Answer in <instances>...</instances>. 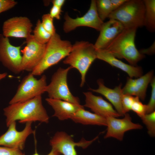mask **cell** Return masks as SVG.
Here are the masks:
<instances>
[{
	"label": "cell",
	"mask_w": 155,
	"mask_h": 155,
	"mask_svg": "<svg viewBox=\"0 0 155 155\" xmlns=\"http://www.w3.org/2000/svg\"><path fill=\"white\" fill-rule=\"evenodd\" d=\"M17 4L14 0H0V14L13 8Z\"/></svg>",
	"instance_id": "cell-30"
},
{
	"label": "cell",
	"mask_w": 155,
	"mask_h": 155,
	"mask_svg": "<svg viewBox=\"0 0 155 155\" xmlns=\"http://www.w3.org/2000/svg\"><path fill=\"white\" fill-rule=\"evenodd\" d=\"M145 7L143 0H127L109 16L119 22L124 28H138L144 26Z\"/></svg>",
	"instance_id": "cell-5"
},
{
	"label": "cell",
	"mask_w": 155,
	"mask_h": 155,
	"mask_svg": "<svg viewBox=\"0 0 155 155\" xmlns=\"http://www.w3.org/2000/svg\"><path fill=\"white\" fill-rule=\"evenodd\" d=\"M98 138L97 136L90 141L82 139L75 142L72 138L63 131L56 133L50 141L52 149L63 155H77L75 149L76 146L85 148Z\"/></svg>",
	"instance_id": "cell-12"
},
{
	"label": "cell",
	"mask_w": 155,
	"mask_h": 155,
	"mask_svg": "<svg viewBox=\"0 0 155 155\" xmlns=\"http://www.w3.org/2000/svg\"><path fill=\"white\" fill-rule=\"evenodd\" d=\"M153 71L151 70L137 79L127 78L125 85L122 88L123 94L135 96L144 101L147 87L153 77Z\"/></svg>",
	"instance_id": "cell-17"
},
{
	"label": "cell",
	"mask_w": 155,
	"mask_h": 155,
	"mask_svg": "<svg viewBox=\"0 0 155 155\" xmlns=\"http://www.w3.org/2000/svg\"><path fill=\"white\" fill-rule=\"evenodd\" d=\"M32 123H26L25 128L21 131L17 130L16 121L11 123L7 131L0 136V146L23 150L27 137L35 133L32 128Z\"/></svg>",
	"instance_id": "cell-11"
},
{
	"label": "cell",
	"mask_w": 155,
	"mask_h": 155,
	"mask_svg": "<svg viewBox=\"0 0 155 155\" xmlns=\"http://www.w3.org/2000/svg\"><path fill=\"white\" fill-rule=\"evenodd\" d=\"M147 104H143L137 97H135V100L131 107V110L135 113L141 118L146 114Z\"/></svg>",
	"instance_id": "cell-27"
},
{
	"label": "cell",
	"mask_w": 155,
	"mask_h": 155,
	"mask_svg": "<svg viewBox=\"0 0 155 155\" xmlns=\"http://www.w3.org/2000/svg\"><path fill=\"white\" fill-rule=\"evenodd\" d=\"M97 83L98 85L97 89L90 88L89 90L104 96L114 106L117 112L121 116H124L125 114L122 104V98L123 95L121 88L122 84H120L114 88L111 89L104 85L102 80H98Z\"/></svg>",
	"instance_id": "cell-18"
},
{
	"label": "cell",
	"mask_w": 155,
	"mask_h": 155,
	"mask_svg": "<svg viewBox=\"0 0 155 155\" xmlns=\"http://www.w3.org/2000/svg\"><path fill=\"white\" fill-rule=\"evenodd\" d=\"M121 119L110 117L106 118L107 129L104 138L113 137L121 141L125 132L130 130L141 129L142 126L132 122L129 115L127 113Z\"/></svg>",
	"instance_id": "cell-14"
},
{
	"label": "cell",
	"mask_w": 155,
	"mask_h": 155,
	"mask_svg": "<svg viewBox=\"0 0 155 155\" xmlns=\"http://www.w3.org/2000/svg\"><path fill=\"white\" fill-rule=\"evenodd\" d=\"M137 28H124L105 49L117 59H124L130 65L137 66L145 57L136 48L135 39Z\"/></svg>",
	"instance_id": "cell-2"
},
{
	"label": "cell",
	"mask_w": 155,
	"mask_h": 155,
	"mask_svg": "<svg viewBox=\"0 0 155 155\" xmlns=\"http://www.w3.org/2000/svg\"><path fill=\"white\" fill-rule=\"evenodd\" d=\"M53 19L49 13H47L42 15L41 21L44 28L52 35L56 33L53 24Z\"/></svg>",
	"instance_id": "cell-26"
},
{
	"label": "cell",
	"mask_w": 155,
	"mask_h": 155,
	"mask_svg": "<svg viewBox=\"0 0 155 155\" xmlns=\"http://www.w3.org/2000/svg\"><path fill=\"white\" fill-rule=\"evenodd\" d=\"M97 59L104 61L112 66L119 68L127 73L129 77L138 78L142 75V68L126 64L114 57L104 49H96Z\"/></svg>",
	"instance_id": "cell-19"
},
{
	"label": "cell",
	"mask_w": 155,
	"mask_h": 155,
	"mask_svg": "<svg viewBox=\"0 0 155 155\" xmlns=\"http://www.w3.org/2000/svg\"><path fill=\"white\" fill-rule=\"evenodd\" d=\"M97 59L94 44L84 41H77L72 45L70 52L63 61L77 69L81 75L80 86L85 82L86 73L93 62Z\"/></svg>",
	"instance_id": "cell-3"
},
{
	"label": "cell",
	"mask_w": 155,
	"mask_h": 155,
	"mask_svg": "<svg viewBox=\"0 0 155 155\" xmlns=\"http://www.w3.org/2000/svg\"><path fill=\"white\" fill-rule=\"evenodd\" d=\"M124 28L119 22L114 19H109L104 22L99 31V35L94 44L96 49H106Z\"/></svg>",
	"instance_id": "cell-15"
},
{
	"label": "cell",
	"mask_w": 155,
	"mask_h": 155,
	"mask_svg": "<svg viewBox=\"0 0 155 155\" xmlns=\"http://www.w3.org/2000/svg\"><path fill=\"white\" fill-rule=\"evenodd\" d=\"M148 130V133L151 137L155 136V111L145 114L141 118Z\"/></svg>",
	"instance_id": "cell-25"
},
{
	"label": "cell",
	"mask_w": 155,
	"mask_h": 155,
	"mask_svg": "<svg viewBox=\"0 0 155 155\" xmlns=\"http://www.w3.org/2000/svg\"><path fill=\"white\" fill-rule=\"evenodd\" d=\"M127 0H111L113 11L116 10Z\"/></svg>",
	"instance_id": "cell-33"
},
{
	"label": "cell",
	"mask_w": 155,
	"mask_h": 155,
	"mask_svg": "<svg viewBox=\"0 0 155 155\" xmlns=\"http://www.w3.org/2000/svg\"><path fill=\"white\" fill-rule=\"evenodd\" d=\"M64 19L65 21L63 29L66 33L69 32L81 26L89 27L99 31L104 22L98 15L95 0H91L89 9L83 16L73 18L68 13H66Z\"/></svg>",
	"instance_id": "cell-9"
},
{
	"label": "cell",
	"mask_w": 155,
	"mask_h": 155,
	"mask_svg": "<svg viewBox=\"0 0 155 155\" xmlns=\"http://www.w3.org/2000/svg\"><path fill=\"white\" fill-rule=\"evenodd\" d=\"M21 150L17 148L0 146V155H24Z\"/></svg>",
	"instance_id": "cell-31"
},
{
	"label": "cell",
	"mask_w": 155,
	"mask_h": 155,
	"mask_svg": "<svg viewBox=\"0 0 155 155\" xmlns=\"http://www.w3.org/2000/svg\"><path fill=\"white\" fill-rule=\"evenodd\" d=\"M61 12V8L53 5L50 9L49 14L53 19L59 20L60 19Z\"/></svg>",
	"instance_id": "cell-32"
},
{
	"label": "cell",
	"mask_w": 155,
	"mask_h": 155,
	"mask_svg": "<svg viewBox=\"0 0 155 155\" xmlns=\"http://www.w3.org/2000/svg\"><path fill=\"white\" fill-rule=\"evenodd\" d=\"M85 103L84 106L90 108L94 113L105 118L121 116L113 108L112 104L101 96H95L90 92H84Z\"/></svg>",
	"instance_id": "cell-16"
},
{
	"label": "cell",
	"mask_w": 155,
	"mask_h": 155,
	"mask_svg": "<svg viewBox=\"0 0 155 155\" xmlns=\"http://www.w3.org/2000/svg\"><path fill=\"white\" fill-rule=\"evenodd\" d=\"M135 98V97L131 95L123 94L122 98V104L125 114L131 110V106Z\"/></svg>",
	"instance_id": "cell-29"
},
{
	"label": "cell",
	"mask_w": 155,
	"mask_h": 155,
	"mask_svg": "<svg viewBox=\"0 0 155 155\" xmlns=\"http://www.w3.org/2000/svg\"><path fill=\"white\" fill-rule=\"evenodd\" d=\"M34 76L30 72L24 78L9 104L30 100L45 92L47 85L46 76L43 75L39 79Z\"/></svg>",
	"instance_id": "cell-7"
},
{
	"label": "cell",
	"mask_w": 155,
	"mask_h": 155,
	"mask_svg": "<svg viewBox=\"0 0 155 155\" xmlns=\"http://www.w3.org/2000/svg\"><path fill=\"white\" fill-rule=\"evenodd\" d=\"M155 41L152 45L149 48L141 50L139 52L143 54H147L148 55H152L155 53Z\"/></svg>",
	"instance_id": "cell-34"
},
{
	"label": "cell",
	"mask_w": 155,
	"mask_h": 155,
	"mask_svg": "<svg viewBox=\"0 0 155 155\" xmlns=\"http://www.w3.org/2000/svg\"><path fill=\"white\" fill-rule=\"evenodd\" d=\"M7 73L6 72L0 73V80L5 78L7 76Z\"/></svg>",
	"instance_id": "cell-37"
},
{
	"label": "cell",
	"mask_w": 155,
	"mask_h": 155,
	"mask_svg": "<svg viewBox=\"0 0 155 155\" xmlns=\"http://www.w3.org/2000/svg\"><path fill=\"white\" fill-rule=\"evenodd\" d=\"M145 7L144 26L149 32L155 31V0H143Z\"/></svg>",
	"instance_id": "cell-22"
},
{
	"label": "cell",
	"mask_w": 155,
	"mask_h": 155,
	"mask_svg": "<svg viewBox=\"0 0 155 155\" xmlns=\"http://www.w3.org/2000/svg\"><path fill=\"white\" fill-rule=\"evenodd\" d=\"M3 112L7 127L17 120L22 123L36 121L46 123L49 122V117L42 104L41 96L10 104L3 109Z\"/></svg>",
	"instance_id": "cell-1"
},
{
	"label": "cell",
	"mask_w": 155,
	"mask_h": 155,
	"mask_svg": "<svg viewBox=\"0 0 155 155\" xmlns=\"http://www.w3.org/2000/svg\"><path fill=\"white\" fill-rule=\"evenodd\" d=\"M72 45L69 41L62 39L57 33L52 35L46 44L41 60L32 73L34 76L40 75L48 68L58 63L68 55Z\"/></svg>",
	"instance_id": "cell-4"
},
{
	"label": "cell",
	"mask_w": 155,
	"mask_h": 155,
	"mask_svg": "<svg viewBox=\"0 0 155 155\" xmlns=\"http://www.w3.org/2000/svg\"><path fill=\"white\" fill-rule=\"evenodd\" d=\"M65 1V0H53L51 1V2L53 5H55L62 8L63 5Z\"/></svg>",
	"instance_id": "cell-35"
},
{
	"label": "cell",
	"mask_w": 155,
	"mask_h": 155,
	"mask_svg": "<svg viewBox=\"0 0 155 155\" xmlns=\"http://www.w3.org/2000/svg\"><path fill=\"white\" fill-rule=\"evenodd\" d=\"M47 102L53 109L54 113L53 117H57L60 120L71 119L76 112L84 106L61 100L50 98H46Z\"/></svg>",
	"instance_id": "cell-20"
},
{
	"label": "cell",
	"mask_w": 155,
	"mask_h": 155,
	"mask_svg": "<svg viewBox=\"0 0 155 155\" xmlns=\"http://www.w3.org/2000/svg\"><path fill=\"white\" fill-rule=\"evenodd\" d=\"M33 33V35L34 39L39 43L44 44H46L52 36L44 28L39 19L37 22Z\"/></svg>",
	"instance_id": "cell-23"
},
{
	"label": "cell",
	"mask_w": 155,
	"mask_h": 155,
	"mask_svg": "<svg viewBox=\"0 0 155 155\" xmlns=\"http://www.w3.org/2000/svg\"><path fill=\"white\" fill-rule=\"evenodd\" d=\"M24 155H25V154ZM32 155H40L37 152L36 149L35 150L34 153ZM47 155H60V154L55 150L52 149L51 152Z\"/></svg>",
	"instance_id": "cell-36"
},
{
	"label": "cell",
	"mask_w": 155,
	"mask_h": 155,
	"mask_svg": "<svg viewBox=\"0 0 155 155\" xmlns=\"http://www.w3.org/2000/svg\"><path fill=\"white\" fill-rule=\"evenodd\" d=\"M21 48V46L12 45L9 38L0 34V62L4 67L16 74L22 71Z\"/></svg>",
	"instance_id": "cell-8"
},
{
	"label": "cell",
	"mask_w": 155,
	"mask_h": 155,
	"mask_svg": "<svg viewBox=\"0 0 155 155\" xmlns=\"http://www.w3.org/2000/svg\"><path fill=\"white\" fill-rule=\"evenodd\" d=\"M96 3L98 15L104 22L113 11L111 0H97Z\"/></svg>",
	"instance_id": "cell-24"
},
{
	"label": "cell",
	"mask_w": 155,
	"mask_h": 155,
	"mask_svg": "<svg viewBox=\"0 0 155 155\" xmlns=\"http://www.w3.org/2000/svg\"><path fill=\"white\" fill-rule=\"evenodd\" d=\"M26 44L21 50L22 71L31 72L41 60L45 52L46 44L39 43L31 34L26 38Z\"/></svg>",
	"instance_id": "cell-10"
},
{
	"label": "cell",
	"mask_w": 155,
	"mask_h": 155,
	"mask_svg": "<svg viewBox=\"0 0 155 155\" xmlns=\"http://www.w3.org/2000/svg\"><path fill=\"white\" fill-rule=\"evenodd\" d=\"M150 84L152 87L151 96L150 100L147 104V109L146 114H149L155 111V79L153 77Z\"/></svg>",
	"instance_id": "cell-28"
},
{
	"label": "cell",
	"mask_w": 155,
	"mask_h": 155,
	"mask_svg": "<svg viewBox=\"0 0 155 155\" xmlns=\"http://www.w3.org/2000/svg\"><path fill=\"white\" fill-rule=\"evenodd\" d=\"M71 119L75 123L84 125L107 126L106 118L86 110L84 107L80 108Z\"/></svg>",
	"instance_id": "cell-21"
},
{
	"label": "cell",
	"mask_w": 155,
	"mask_h": 155,
	"mask_svg": "<svg viewBox=\"0 0 155 155\" xmlns=\"http://www.w3.org/2000/svg\"><path fill=\"white\" fill-rule=\"evenodd\" d=\"M32 24L26 17H14L4 21L2 26L3 35L9 38L13 37L26 39L31 34Z\"/></svg>",
	"instance_id": "cell-13"
},
{
	"label": "cell",
	"mask_w": 155,
	"mask_h": 155,
	"mask_svg": "<svg viewBox=\"0 0 155 155\" xmlns=\"http://www.w3.org/2000/svg\"><path fill=\"white\" fill-rule=\"evenodd\" d=\"M72 68L70 66L65 69L59 68L53 75L50 83L46 86L45 92L49 98L80 105L79 98L72 94L68 85L67 75Z\"/></svg>",
	"instance_id": "cell-6"
}]
</instances>
